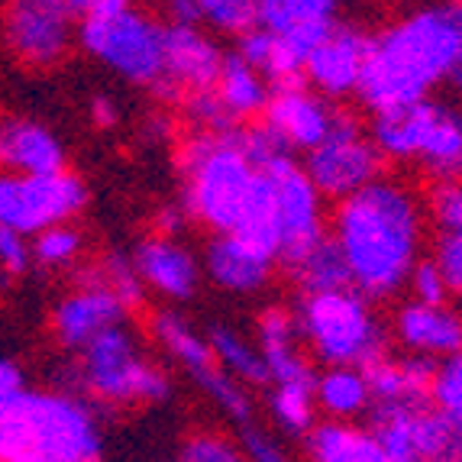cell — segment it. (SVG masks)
Masks as SVG:
<instances>
[{"label": "cell", "mask_w": 462, "mask_h": 462, "mask_svg": "<svg viewBox=\"0 0 462 462\" xmlns=\"http://www.w3.org/2000/svg\"><path fill=\"white\" fill-rule=\"evenodd\" d=\"M181 204L217 236H239L278 263L275 185L239 149L236 130L200 133L181 149Z\"/></svg>", "instance_id": "1"}, {"label": "cell", "mask_w": 462, "mask_h": 462, "mask_svg": "<svg viewBox=\"0 0 462 462\" xmlns=\"http://www.w3.org/2000/svg\"><path fill=\"white\" fill-rule=\"evenodd\" d=\"M420 208L408 188L372 181L333 210V243L363 298H388L408 285L420 249Z\"/></svg>", "instance_id": "2"}, {"label": "cell", "mask_w": 462, "mask_h": 462, "mask_svg": "<svg viewBox=\"0 0 462 462\" xmlns=\"http://www.w3.org/2000/svg\"><path fill=\"white\" fill-rule=\"evenodd\" d=\"M459 59V30L453 4L401 16L369 36V55L359 78V100L372 116L430 100L439 81H449Z\"/></svg>", "instance_id": "3"}, {"label": "cell", "mask_w": 462, "mask_h": 462, "mask_svg": "<svg viewBox=\"0 0 462 462\" xmlns=\"http://www.w3.org/2000/svg\"><path fill=\"white\" fill-rule=\"evenodd\" d=\"M94 411L69 392H20L0 408V462H100Z\"/></svg>", "instance_id": "4"}, {"label": "cell", "mask_w": 462, "mask_h": 462, "mask_svg": "<svg viewBox=\"0 0 462 462\" xmlns=\"http://www.w3.org/2000/svg\"><path fill=\"white\" fill-rule=\"evenodd\" d=\"M81 46L116 75L155 88L162 78V23L139 14L126 0H85L78 23Z\"/></svg>", "instance_id": "5"}, {"label": "cell", "mask_w": 462, "mask_h": 462, "mask_svg": "<svg viewBox=\"0 0 462 462\" xmlns=\"http://www.w3.org/2000/svg\"><path fill=\"white\" fill-rule=\"evenodd\" d=\"M298 330L308 337L317 359L330 369H365L385 356V337L369 308V298H363L356 288L300 298Z\"/></svg>", "instance_id": "6"}, {"label": "cell", "mask_w": 462, "mask_h": 462, "mask_svg": "<svg viewBox=\"0 0 462 462\" xmlns=\"http://www.w3.org/2000/svg\"><path fill=\"white\" fill-rule=\"evenodd\" d=\"M71 385L110 404H143V401L169 398V378L143 359L126 327L104 330L81 349V363Z\"/></svg>", "instance_id": "7"}, {"label": "cell", "mask_w": 462, "mask_h": 462, "mask_svg": "<svg viewBox=\"0 0 462 462\" xmlns=\"http://www.w3.org/2000/svg\"><path fill=\"white\" fill-rule=\"evenodd\" d=\"M372 143L388 159H420L443 178L462 171V114L437 100L375 116Z\"/></svg>", "instance_id": "8"}, {"label": "cell", "mask_w": 462, "mask_h": 462, "mask_svg": "<svg viewBox=\"0 0 462 462\" xmlns=\"http://www.w3.org/2000/svg\"><path fill=\"white\" fill-rule=\"evenodd\" d=\"M88 204V188L75 171L59 175H4L0 171V226L39 236L49 226L69 224Z\"/></svg>", "instance_id": "9"}, {"label": "cell", "mask_w": 462, "mask_h": 462, "mask_svg": "<svg viewBox=\"0 0 462 462\" xmlns=\"http://www.w3.org/2000/svg\"><path fill=\"white\" fill-rule=\"evenodd\" d=\"M382 162H385V155L378 152V146L365 136L363 126L356 124V116L337 110L327 139L304 155L300 169L320 198L346 200L356 191L369 188L372 181H378Z\"/></svg>", "instance_id": "10"}, {"label": "cell", "mask_w": 462, "mask_h": 462, "mask_svg": "<svg viewBox=\"0 0 462 462\" xmlns=\"http://www.w3.org/2000/svg\"><path fill=\"white\" fill-rule=\"evenodd\" d=\"M85 20V0H20L4 16V36L23 62L52 65L69 52L71 26Z\"/></svg>", "instance_id": "11"}, {"label": "cell", "mask_w": 462, "mask_h": 462, "mask_svg": "<svg viewBox=\"0 0 462 462\" xmlns=\"http://www.w3.org/2000/svg\"><path fill=\"white\" fill-rule=\"evenodd\" d=\"M272 185H275V208H278V230H282V249H278V265L288 269L304 253L327 236L324 214H320V194L310 185L294 159H278L269 169Z\"/></svg>", "instance_id": "12"}, {"label": "cell", "mask_w": 462, "mask_h": 462, "mask_svg": "<svg viewBox=\"0 0 462 462\" xmlns=\"http://www.w3.org/2000/svg\"><path fill=\"white\" fill-rule=\"evenodd\" d=\"M224 52L200 30L185 23H162V78L155 91L162 97H191L214 91L220 78Z\"/></svg>", "instance_id": "13"}, {"label": "cell", "mask_w": 462, "mask_h": 462, "mask_svg": "<svg viewBox=\"0 0 462 462\" xmlns=\"http://www.w3.org/2000/svg\"><path fill=\"white\" fill-rule=\"evenodd\" d=\"M365 55H369V36L349 23H337V30L310 52L304 65V81L327 97L356 94L365 69Z\"/></svg>", "instance_id": "14"}, {"label": "cell", "mask_w": 462, "mask_h": 462, "mask_svg": "<svg viewBox=\"0 0 462 462\" xmlns=\"http://www.w3.org/2000/svg\"><path fill=\"white\" fill-rule=\"evenodd\" d=\"M337 110L327 104L324 97H317L314 91H308V85L298 88H278L272 91L269 104H265L263 124L272 133L285 139L291 149H317L327 139L333 126Z\"/></svg>", "instance_id": "15"}, {"label": "cell", "mask_w": 462, "mask_h": 462, "mask_svg": "<svg viewBox=\"0 0 462 462\" xmlns=\"http://www.w3.org/2000/svg\"><path fill=\"white\" fill-rule=\"evenodd\" d=\"M124 304L116 294H110L97 282H88L85 288H78L75 294L55 308L52 314V330L55 339L62 343L65 349H81L97 339L104 330H114V327H124Z\"/></svg>", "instance_id": "16"}, {"label": "cell", "mask_w": 462, "mask_h": 462, "mask_svg": "<svg viewBox=\"0 0 462 462\" xmlns=\"http://www.w3.org/2000/svg\"><path fill=\"white\" fill-rule=\"evenodd\" d=\"M0 171L4 175H59L65 149L36 120L0 114Z\"/></svg>", "instance_id": "17"}, {"label": "cell", "mask_w": 462, "mask_h": 462, "mask_svg": "<svg viewBox=\"0 0 462 462\" xmlns=\"http://www.w3.org/2000/svg\"><path fill=\"white\" fill-rule=\"evenodd\" d=\"M133 269L139 282L155 291H162L171 300H185L198 288V263L185 246H178L171 236L143 239L133 253Z\"/></svg>", "instance_id": "18"}, {"label": "cell", "mask_w": 462, "mask_h": 462, "mask_svg": "<svg viewBox=\"0 0 462 462\" xmlns=\"http://www.w3.org/2000/svg\"><path fill=\"white\" fill-rule=\"evenodd\" d=\"M298 320L282 308L259 317V353L275 385H317L314 365L298 353Z\"/></svg>", "instance_id": "19"}, {"label": "cell", "mask_w": 462, "mask_h": 462, "mask_svg": "<svg viewBox=\"0 0 462 462\" xmlns=\"http://www.w3.org/2000/svg\"><path fill=\"white\" fill-rule=\"evenodd\" d=\"M275 259L239 236H214L208 243V272L226 291H259L269 282Z\"/></svg>", "instance_id": "20"}, {"label": "cell", "mask_w": 462, "mask_h": 462, "mask_svg": "<svg viewBox=\"0 0 462 462\" xmlns=\"http://www.w3.org/2000/svg\"><path fill=\"white\" fill-rule=\"evenodd\" d=\"M398 337L408 349L424 356L462 353V320L447 308L404 304L398 310Z\"/></svg>", "instance_id": "21"}, {"label": "cell", "mask_w": 462, "mask_h": 462, "mask_svg": "<svg viewBox=\"0 0 462 462\" xmlns=\"http://www.w3.org/2000/svg\"><path fill=\"white\" fill-rule=\"evenodd\" d=\"M217 97L224 104V110L233 120H253V116L265 114V104L272 97V88L259 71L249 62H243L236 52L224 55L220 65V78H217Z\"/></svg>", "instance_id": "22"}, {"label": "cell", "mask_w": 462, "mask_h": 462, "mask_svg": "<svg viewBox=\"0 0 462 462\" xmlns=\"http://www.w3.org/2000/svg\"><path fill=\"white\" fill-rule=\"evenodd\" d=\"M310 462H388L372 430L327 420L308 433Z\"/></svg>", "instance_id": "23"}, {"label": "cell", "mask_w": 462, "mask_h": 462, "mask_svg": "<svg viewBox=\"0 0 462 462\" xmlns=\"http://www.w3.org/2000/svg\"><path fill=\"white\" fill-rule=\"evenodd\" d=\"M288 275L298 285L300 298H314V294H333L353 288L346 259L333 243V236H324L310 253H304L294 265H288Z\"/></svg>", "instance_id": "24"}, {"label": "cell", "mask_w": 462, "mask_h": 462, "mask_svg": "<svg viewBox=\"0 0 462 462\" xmlns=\"http://www.w3.org/2000/svg\"><path fill=\"white\" fill-rule=\"evenodd\" d=\"M208 343H210V349H214L220 369L230 378H239L243 385H255V388H263L272 382L263 353L255 346H249L246 339L239 337V333H233L230 327L214 324L208 330Z\"/></svg>", "instance_id": "25"}, {"label": "cell", "mask_w": 462, "mask_h": 462, "mask_svg": "<svg viewBox=\"0 0 462 462\" xmlns=\"http://www.w3.org/2000/svg\"><path fill=\"white\" fill-rule=\"evenodd\" d=\"M314 401L327 411L330 417H356L363 414L372 404L369 382L359 369H346V365H337V369H327L324 375H317V392Z\"/></svg>", "instance_id": "26"}, {"label": "cell", "mask_w": 462, "mask_h": 462, "mask_svg": "<svg viewBox=\"0 0 462 462\" xmlns=\"http://www.w3.org/2000/svg\"><path fill=\"white\" fill-rule=\"evenodd\" d=\"M337 10L333 0H255V26L269 36H285L298 23Z\"/></svg>", "instance_id": "27"}, {"label": "cell", "mask_w": 462, "mask_h": 462, "mask_svg": "<svg viewBox=\"0 0 462 462\" xmlns=\"http://www.w3.org/2000/svg\"><path fill=\"white\" fill-rule=\"evenodd\" d=\"M314 392L317 385H275L272 392V414L285 430H314Z\"/></svg>", "instance_id": "28"}, {"label": "cell", "mask_w": 462, "mask_h": 462, "mask_svg": "<svg viewBox=\"0 0 462 462\" xmlns=\"http://www.w3.org/2000/svg\"><path fill=\"white\" fill-rule=\"evenodd\" d=\"M200 26H210L217 32L246 36L255 30V0H198Z\"/></svg>", "instance_id": "29"}, {"label": "cell", "mask_w": 462, "mask_h": 462, "mask_svg": "<svg viewBox=\"0 0 462 462\" xmlns=\"http://www.w3.org/2000/svg\"><path fill=\"white\" fill-rule=\"evenodd\" d=\"M32 263L42 269H62V265L75 263V255L81 253V233L71 230L69 224L49 226L32 239Z\"/></svg>", "instance_id": "30"}, {"label": "cell", "mask_w": 462, "mask_h": 462, "mask_svg": "<svg viewBox=\"0 0 462 462\" xmlns=\"http://www.w3.org/2000/svg\"><path fill=\"white\" fill-rule=\"evenodd\" d=\"M430 404L437 411L453 420V417L462 414V353L447 356L437 369V378H433L430 388Z\"/></svg>", "instance_id": "31"}, {"label": "cell", "mask_w": 462, "mask_h": 462, "mask_svg": "<svg viewBox=\"0 0 462 462\" xmlns=\"http://www.w3.org/2000/svg\"><path fill=\"white\" fill-rule=\"evenodd\" d=\"M430 214L439 233H462V181L439 178L430 188Z\"/></svg>", "instance_id": "32"}, {"label": "cell", "mask_w": 462, "mask_h": 462, "mask_svg": "<svg viewBox=\"0 0 462 462\" xmlns=\"http://www.w3.org/2000/svg\"><path fill=\"white\" fill-rule=\"evenodd\" d=\"M97 285H104L110 294H116L124 308L126 304H139V300H143V282H139L133 263L124 259V255H110L107 263L100 265Z\"/></svg>", "instance_id": "33"}, {"label": "cell", "mask_w": 462, "mask_h": 462, "mask_svg": "<svg viewBox=\"0 0 462 462\" xmlns=\"http://www.w3.org/2000/svg\"><path fill=\"white\" fill-rule=\"evenodd\" d=\"M181 462H243V449L217 433H194L181 443Z\"/></svg>", "instance_id": "34"}, {"label": "cell", "mask_w": 462, "mask_h": 462, "mask_svg": "<svg viewBox=\"0 0 462 462\" xmlns=\"http://www.w3.org/2000/svg\"><path fill=\"white\" fill-rule=\"evenodd\" d=\"M433 265L447 282L449 294H462V233H439Z\"/></svg>", "instance_id": "35"}, {"label": "cell", "mask_w": 462, "mask_h": 462, "mask_svg": "<svg viewBox=\"0 0 462 462\" xmlns=\"http://www.w3.org/2000/svg\"><path fill=\"white\" fill-rule=\"evenodd\" d=\"M408 285L414 291V304H427V308H443L447 304L449 288L433 263H417L408 278Z\"/></svg>", "instance_id": "36"}, {"label": "cell", "mask_w": 462, "mask_h": 462, "mask_svg": "<svg viewBox=\"0 0 462 462\" xmlns=\"http://www.w3.org/2000/svg\"><path fill=\"white\" fill-rule=\"evenodd\" d=\"M32 263V249L26 246V236L0 226V272L4 275H23Z\"/></svg>", "instance_id": "37"}, {"label": "cell", "mask_w": 462, "mask_h": 462, "mask_svg": "<svg viewBox=\"0 0 462 462\" xmlns=\"http://www.w3.org/2000/svg\"><path fill=\"white\" fill-rule=\"evenodd\" d=\"M239 449H243L246 459H253V462H291L255 424L239 427Z\"/></svg>", "instance_id": "38"}, {"label": "cell", "mask_w": 462, "mask_h": 462, "mask_svg": "<svg viewBox=\"0 0 462 462\" xmlns=\"http://www.w3.org/2000/svg\"><path fill=\"white\" fill-rule=\"evenodd\" d=\"M20 392H26V388H23V372L16 369L14 363H7V359H0V408H4V404H10V401H14Z\"/></svg>", "instance_id": "39"}, {"label": "cell", "mask_w": 462, "mask_h": 462, "mask_svg": "<svg viewBox=\"0 0 462 462\" xmlns=\"http://www.w3.org/2000/svg\"><path fill=\"white\" fill-rule=\"evenodd\" d=\"M94 124L97 126H114L116 124V107H114V100L110 97H94Z\"/></svg>", "instance_id": "40"}, {"label": "cell", "mask_w": 462, "mask_h": 462, "mask_svg": "<svg viewBox=\"0 0 462 462\" xmlns=\"http://www.w3.org/2000/svg\"><path fill=\"white\" fill-rule=\"evenodd\" d=\"M453 16H456V30H459V59H456V69L449 75V85L462 94V4H453Z\"/></svg>", "instance_id": "41"}, {"label": "cell", "mask_w": 462, "mask_h": 462, "mask_svg": "<svg viewBox=\"0 0 462 462\" xmlns=\"http://www.w3.org/2000/svg\"><path fill=\"white\" fill-rule=\"evenodd\" d=\"M427 462H462V459H456V456H443V459H427Z\"/></svg>", "instance_id": "42"}]
</instances>
